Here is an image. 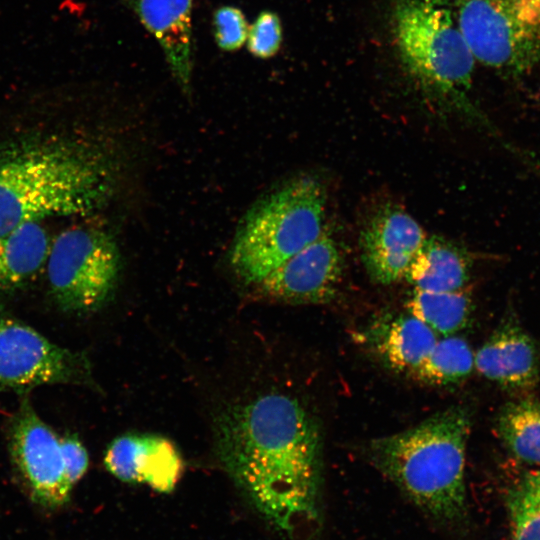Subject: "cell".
<instances>
[{
  "mask_svg": "<svg viewBox=\"0 0 540 540\" xmlns=\"http://www.w3.org/2000/svg\"><path fill=\"white\" fill-rule=\"evenodd\" d=\"M326 193L313 176L294 178L257 201L234 237L230 264L246 284L257 285L316 240L324 228Z\"/></svg>",
  "mask_w": 540,
  "mask_h": 540,
  "instance_id": "5",
  "label": "cell"
},
{
  "mask_svg": "<svg viewBox=\"0 0 540 540\" xmlns=\"http://www.w3.org/2000/svg\"><path fill=\"white\" fill-rule=\"evenodd\" d=\"M104 466L123 482L145 484L160 493L172 492L184 472L176 446L154 434L117 437L105 452Z\"/></svg>",
  "mask_w": 540,
  "mask_h": 540,
  "instance_id": "12",
  "label": "cell"
},
{
  "mask_svg": "<svg viewBox=\"0 0 540 540\" xmlns=\"http://www.w3.org/2000/svg\"><path fill=\"white\" fill-rule=\"evenodd\" d=\"M160 46L178 86L190 93L193 73V0H124Z\"/></svg>",
  "mask_w": 540,
  "mask_h": 540,
  "instance_id": "13",
  "label": "cell"
},
{
  "mask_svg": "<svg viewBox=\"0 0 540 540\" xmlns=\"http://www.w3.org/2000/svg\"><path fill=\"white\" fill-rule=\"evenodd\" d=\"M474 368L503 388L530 389L540 376L537 346L519 324L508 321L474 353Z\"/></svg>",
  "mask_w": 540,
  "mask_h": 540,
  "instance_id": "14",
  "label": "cell"
},
{
  "mask_svg": "<svg viewBox=\"0 0 540 540\" xmlns=\"http://www.w3.org/2000/svg\"><path fill=\"white\" fill-rule=\"evenodd\" d=\"M342 273L335 240L325 229L255 285L271 299L289 303H323L334 297Z\"/></svg>",
  "mask_w": 540,
  "mask_h": 540,
  "instance_id": "10",
  "label": "cell"
},
{
  "mask_svg": "<svg viewBox=\"0 0 540 540\" xmlns=\"http://www.w3.org/2000/svg\"><path fill=\"white\" fill-rule=\"evenodd\" d=\"M282 44L281 20L273 11H261L249 26L246 45L249 53L258 59L274 57Z\"/></svg>",
  "mask_w": 540,
  "mask_h": 540,
  "instance_id": "23",
  "label": "cell"
},
{
  "mask_svg": "<svg viewBox=\"0 0 540 540\" xmlns=\"http://www.w3.org/2000/svg\"><path fill=\"white\" fill-rule=\"evenodd\" d=\"M12 460L32 500L45 508L63 506L75 483L62 454L60 438L24 401L9 428Z\"/></svg>",
  "mask_w": 540,
  "mask_h": 540,
  "instance_id": "9",
  "label": "cell"
},
{
  "mask_svg": "<svg viewBox=\"0 0 540 540\" xmlns=\"http://www.w3.org/2000/svg\"><path fill=\"white\" fill-rule=\"evenodd\" d=\"M116 241L102 229L74 227L52 242L46 261L50 292L66 312L97 309L112 295L120 273Z\"/></svg>",
  "mask_w": 540,
  "mask_h": 540,
  "instance_id": "7",
  "label": "cell"
},
{
  "mask_svg": "<svg viewBox=\"0 0 540 540\" xmlns=\"http://www.w3.org/2000/svg\"><path fill=\"white\" fill-rule=\"evenodd\" d=\"M393 32L402 65L422 91L494 130L468 98L476 59L448 0H396Z\"/></svg>",
  "mask_w": 540,
  "mask_h": 540,
  "instance_id": "4",
  "label": "cell"
},
{
  "mask_svg": "<svg viewBox=\"0 0 540 540\" xmlns=\"http://www.w3.org/2000/svg\"><path fill=\"white\" fill-rule=\"evenodd\" d=\"M512 540H540V470L526 474L510 495Z\"/></svg>",
  "mask_w": 540,
  "mask_h": 540,
  "instance_id": "21",
  "label": "cell"
},
{
  "mask_svg": "<svg viewBox=\"0 0 540 540\" xmlns=\"http://www.w3.org/2000/svg\"><path fill=\"white\" fill-rule=\"evenodd\" d=\"M62 454L71 480L77 484L89 466V456L82 442L73 435L60 438Z\"/></svg>",
  "mask_w": 540,
  "mask_h": 540,
  "instance_id": "24",
  "label": "cell"
},
{
  "mask_svg": "<svg viewBox=\"0 0 540 540\" xmlns=\"http://www.w3.org/2000/svg\"><path fill=\"white\" fill-rule=\"evenodd\" d=\"M51 242L40 222H29L0 234V292L29 281L46 263Z\"/></svg>",
  "mask_w": 540,
  "mask_h": 540,
  "instance_id": "17",
  "label": "cell"
},
{
  "mask_svg": "<svg viewBox=\"0 0 540 540\" xmlns=\"http://www.w3.org/2000/svg\"><path fill=\"white\" fill-rule=\"evenodd\" d=\"M85 355L61 347L0 311V387L17 391L49 384H88Z\"/></svg>",
  "mask_w": 540,
  "mask_h": 540,
  "instance_id": "8",
  "label": "cell"
},
{
  "mask_svg": "<svg viewBox=\"0 0 540 540\" xmlns=\"http://www.w3.org/2000/svg\"><path fill=\"white\" fill-rule=\"evenodd\" d=\"M474 369V352L456 335L438 338L421 366L413 374L431 385H449L467 378Z\"/></svg>",
  "mask_w": 540,
  "mask_h": 540,
  "instance_id": "20",
  "label": "cell"
},
{
  "mask_svg": "<svg viewBox=\"0 0 540 540\" xmlns=\"http://www.w3.org/2000/svg\"><path fill=\"white\" fill-rule=\"evenodd\" d=\"M218 456L267 520L296 536L318 521L321 437L300 403L267 394L216 421Z\"/></svg>",
  "mask_w": 540,
  "mask_h": 540,
  "instance_id": "1",
  "label": "cell"
},
{
  "mask_svg": "<svg viewBox=\"0 0 540 540\" xmlns=\"http://www.w3.org/2000/svg\"><path fill=\"white\" fill-rule=\"evenodd\" d=\"M505 447L522 462L540 466V402L525 398L506 403L496 420Z\"/></svg>",
  "mask_w": 540,
  "mask_h": 540,
  "instance_id": "18",
  "label": "cell"
},
{
  "mask_svg": "<svg viewBox=\"0 0 540 540\" xmlns=\"http://www.w3.org/2000/svg\"><path fill=\"white\" fill-rule=\"evenodd\" d=\"M468 254L442 238L426 237L411 262L405 279L414 289L429 292L462 290L470 274Z\"/></svg>",
  "mask_w": 540,
  "mask_h": 540,
  "instance_id": "15",
  "label": "cell"
},
{
  "mask_svg": "<svg viewBox=\"0 0 540 540\" xmlns=\"http://www.w3.org/2000/svg\"><path fill=\"white\" fill-rule=\"evenodd\" d=\"M115 187V168L96 145L54 139L0 152V234L54 216L101 208Z\"/></svg>",
  "mask_w": 540,
  "mask_h": 540,
  "instance_id": "2",
  "label": "cell"
},
{
  "mask_svg": "<svg viewBox=\"0 0 540 540\" xmlns=\"http://www.w3.org/2000/svg\"><path fill=\"white\" fill-rule=\"evenodd\" d=\"M420 224L406 211L386 207L377 212L361 233V258L376 283L389 285L405 278L426 239Z\"/></svg>",
  "mask_w": 540,
  "mask_h": 540,
  "instance_id": "11",
  "label": "cell"
},
{
  "mask_svg": "<svg viewBox=\"0 0 540 540\" xmlns=\"http://www.w3.org/2000/svg\"><path fill=\"white\" fill-rule=\"evenodd\" d=\"M378 355L392 369L414 374L438 340V335L411 315H399L374 327Z\"/></svg>",
  "mask_w": 540,
  "mask_h": 540,
  "instance_id": "16",
  "label": "cell"
},
{
  "mask_svg": "<svg viewBox=\"0 0 540 540\" xmlns=\"http://www.w3.org/2000/svg\"><path fill=\"white\" fill-rule=\"evenodd\" d=\"M470 429L469 410L449 407L409 429L374 439L369 455L422 511L440 521H453L465 512Z\"/></svg>",
  "mask_w": 540,
  "mask_h": 540,
  "instance_id": "3",
  "label": "cell"
},
{
  "mask_svg": "<svg viewBox=\"0 0 540 540\" xmlns=\"http://www.w3.org/2000/svg\"><path fill=\"white\" fill-rule=\"evenodd\" d=\"M472 311L464 290L429 292L414 289L407 312L422 321L438 336L455 335L468 323Z\"/></svg>",
  "mask_w": 540,
  "mask_h": 540,
  "instance_id": "19",
  "label": "cell"
},
{
  "mask_svg": "<svg viewBox=\"0 0 540 540\" xmlns=\"http://www.w3.org/2000/svg\"><path fill=\"white\" fill-rule=\"evenodd\" d=\"M213 36L217 47L235 52L246 43L249 25L242 10L233 5L218 7L212 17Z\"/></svg>",
  "mask_w": 540,
  "mask_h": 540,
  "instance_id": "22",
  "label": "cell"
},
{
  "mask_svg": "<svg viewBox=\"0 0 540 540\" xmlns=\"http://www.w3.org/2000/svg\"><path fill=\"white\" fill-rule=\"evenodd\" d=\"M455 15L485 66L513 77L540 64V0H456Z\"/></svg>",
  "mask_w": 540,
  "mask_h": 540,
  "instance_id": "6",
  "label": "cell"
}]
</instances>
